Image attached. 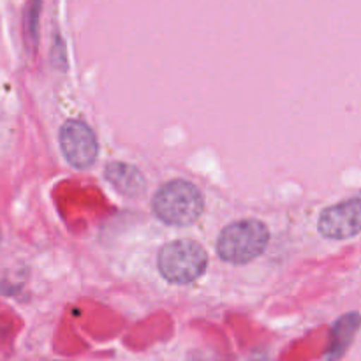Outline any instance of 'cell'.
Wrapping results in <instances>:
<instances>
[{
  "mask_svg": "<svg viewBox=\"0 0 361 361\" xmlns=\"http://www.w3.org/2000/svg\"><path fill=\"white\" fill-rule=\"evenodd\" d=\"M360 326L361 316L358 312L345 314V316H342L341 319L334 324L330 335V345H328L326 351L328 361H337L345 355V351H348L349 345L353 344V338H355Z\"/></svg>",
  "mask_w": 361,
  "mask_h": 361,
  "instance_id": "7",
  "label": "cell"
},
{
  "mask_svg": "<svg viewBox=\"0 0 361 361\" xmlns=\"http://www.w3.org/2000/svg\"><path fill=\"white\" fill-rule=\"evenodd\" d=\"M152 210L164 224L185 228L201 217L204 210V197L194 183L176 178L164 183L155 192Z\"/></svg>",
  "mask_w": 361,
  "mask_h": 361,
  "instance_id": "1",
  "label": "cell"
},
{
  "mask_svg": "<svg viewBox=\"0 0 361 361\" xmlns=\"http://www.w3.org/2000/svg\"><path fill=\"white\" fill-rule=\"evenodd\" d=\"M317 229L324 238L349 240L361 233V200L342 201L319 215Z\"/></svg>",
  "mask_w": 361,
  "mask_h": 361,
  "instance_id": "5",
  "label": "cell"
},
{
  "mask_svg": "<svg viewBox=\"0 0 361 361\" xmlns=\"http://www.w3.org/2000/svg\"><path fill=\"white\" fill-rule=\"evenodd\" d=\"M60 148L67 162L76 169H87L95 162L99 143L94 130L81 120H67L60 127Z\"/></svg>",
  "mask_w": 361,
  "mask_h": 361,
  "instance_id": "4",
  "label": "cell"
},
{
  "mask_svg": "<svg viewBox=\"0 0 361 361\" xmlns=\"http://www.w3.org/2000/svg\"><path fill=\"white\" fill-rule=\"evenodd\" d=\"M270 240L268 228L256 219H243L226 226L217 238V254L231 264H245L264 252Z\"/></svg>",
  "mask_w": 361,
  "mask_h": 361,
  "instance_id": "2",
  "label": "cell"
},
{
  "mask_svg": "<svg viewBox=\"0 0 361 361\" xmlns=\"http://www.w3.org/2000/svg\"><path fill=\"white\" fill-rule=\"evenodd\" d=\"M157 267L169 284H192L207 271V250L192 240H175L161 249Z\"/></svg>",
  "mask_w": 361,
  "mask_h": 361,
  "instance_id": "3",
  "label": "cell"
},
{
  "mask_svg": "<svg viewBox=\"0 0 361 361\" xmlns=\"http://www.w3.org/2000/svg\"><path fill=\"white\" fill-rule=\"evenodd\" d=\"M104 175L108 182L123 196L136 197L147 189L143 173L134 166L126 164V162H111V164L106 166Z\"/></svg>",
  "mask_w": 361,
  "mask_h": 361,
  "instance_id": "6",
  "label": "cell"
}]
</instances>
